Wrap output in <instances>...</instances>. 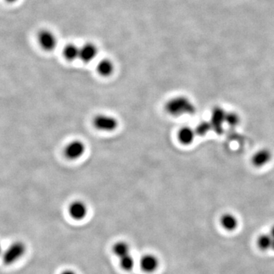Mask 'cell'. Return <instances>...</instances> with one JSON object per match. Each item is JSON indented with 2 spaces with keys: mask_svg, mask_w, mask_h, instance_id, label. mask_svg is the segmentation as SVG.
Segmentation results:
<instances>
[{
  "mask_svg": "<svg viewBox=\"0 0 274 274\" xmlns=\"http://www.w3.org/2000/svg\"><path fill=\"white\" fill-rule=\"evenodd\" d=\"M165 110L169 114L178 116L194 114L195 112V107L187 97L176 96L168 101L165 105Z\"/></svg>",
  "mask_w": 274,
  "mask_h": 274,
  "instance_id": "cell-1",
  "label": "cell"
},
{
  "mask_svg": "<svg viewBox=\"0 0 274 274\" xmlns=\"http://www.w3.org/2000/svg\"><path fill=\"white\" fill-rule=\"evenodd\" d=\"M27 245L22 241L12 242L2 253V263L5 266L16 264L25 255Z\"/></svg>",
  "mask_w": 274,
  "mask_h": 274,
  "instance_id": "cell-2",
  "label": "cell"
},
{
  "mask_svg": "<svg viewBox=\"0 0 274 274\" xmlns=\"http://www.w3.org/2000/svg\"><path fill=\"white\" fill-rule=\"evenodd\" d=\"M94 125L96 128L105 132H111L116 130L118 121L111 115L98 114L94 118Z\"/></svg>",
  "mask_w": 274,
  "mask_h": 274,
  "instance_id": "cell-3",
  "label": "cell"
},
{
  "mask_svg": "<svg viewBox=\"0 0 274 274\" xmlns=\"http://www.w3.org/2000/svg\"><path fill=\"white\" fill-rule=\"evenodd\" d=\"M38 41L41 47L46 51H52L57 45V39L50 30H41L38 34Z\"/></svg>",
  "mask_w": 274,
  "mask_h": 274,
  "instance_id": "cell-4",
  "label": "cell"
},
{
  "mask_svg": "<svg viewBox=\"0 0 274 274\" xmlns=\"http://www.w3.org/2000/svg\"><path fill=\"white\" fill-rule=\"evenodd\" d=\"M86 148L84 142L75 139L67 145L64 149V154L68 160H78L84 155Z\"/></svg>",
  "mask_w": 274,
  "mask_h": 274,
  "instance_id": "cell-5",
  "label": "cell"
},
{
  "mask_svg": "<svg viewBox=\"0 0 274 274\" xmlns=\"http://www.w3.org/2000/svg\"><path fill=\"white\" fill-rule=\"evenodd\" d=\"M88 207L84 202L75 201L68 206V214L75 220H82L87 215Z\"/></svg>",
  "mask_w": 274,
  "mask_h": 274,
  "instance_id": "cell-6",
  "label": "cell"
},
{
  "mask_svg": "<svg viewBox=\"0 0 274 274\" xmlns=\"http://www.w3.org/2000/svg\"><path fill=\"white\" fill-rule=\"evenodd\" d=\"M272 159V153L267 149H260L257 151L252 156L251 162L253 166L257 168L264 166L271 161Z\"/></svg>",
  "mask_w": 274,
  "mask_h": 274,
  "instance_id": "cell-7",
  "label": "cell"
},
{
  "mask_svg": "<svg viewBox=\"0 0 274 274\" xmlns=\"http://www.w3.org/2000/svg\"><path fill=\"white\" fill-rule=\"evenodd\" d=\"M98 53V49L95 45L87 43L79 47V58L84 63L92 61Z\"/></svg>",
  "mask_w": 274,
  "mask_h": 274,
  "instance_id": "cell-8",
  "label": "cell"
},
{
  "mask_svg": "<svg viewBox=\"0 0 274 274\" xmlns=\"http://www.w3.org/2000/svg\"><path fill=\"white\" fill-rule=\"evenodd\" d=\"M159 264H160V261L158 260L157 257L153 254H146L141 258V269L147 274L155 272L158 269Z\"/></svg>",
  "mask_w": 274,
  "mask_h": 274,
  "instance_id": "cell-9",
  "label": "cell"
},
{
  "mask_svg": "<svg viewBox=\"0 0 274 274\" xmlns=\"http://www.w3.org/2000/svg\"><path fill=\"white\" fill-rule=\"evenodd\" d=\"M196 134L195 130L190 127H183L178 132V139L183 145H190L194 142Z\"/></svg>",
  "mask_w": 274,
  "mask_h": 274,
  "instance_id": "cell-10",
  "label": "cell"
},
{
  "mask_svg": "<svg viewBox=\"0 0 274 274\" xmlns=\"http://www.w3.org/2000/svg\"><path fill=\"white\" fill-rule=\"evenodd\" d=\"M220 224L226 231H232L238 227V221L235 216L231 213H225L221 216Z\"/></svg>",
  "mask_w": 274,
  "mask_h": 274,
  "instance_id": "cell-11",
  "label": "cell"
},
{
  "mask_svg": "<svg viewBox=\"0 0 274 274\" xmlns=\"http://www.w3.org/2000/svg\"><path fill=\"white\" fill-rule=\"evenodd\" d=\"M226 114V112L222 108H215L212 111V119L210 121L212 129H215L219 131V130L222 128V123L225 122Z\"/></svg>",
  "mask_w": 274,
  "mask_h": 274,
  "instance_id": "cell-12",
  "label": "cell"
},
{
  "mask_svg": "<svg viewBox=\"0 0 274 274\" xmlns=\"http://www.w3.org/2000/svg\"><path fill=\"white\" fill-rule=\"evenodd\" d=\"M114 67L113 63L110 60H107V59L101 60L97 66V70H98V73L102 76H105V77L112 75L114 71Z\"/></svg>",
  "mask_w": 274,
  "mask_h": 274,
  "instance_id": "cell-13",
  "label": "cell"
},
{
  "mask_svg": "<svg viewBox=\"0 0 274 274\" xmlns=\"http://www.w3.org/2000/svg\"><path fill=\"white\" fill-rule=\"evenodd\" d=\"M112 251L119 259L130 253V245L125 242H117L114 245Z\"/></svg>",
  "mask_w": 274,
  "mask_h": 274,
  "instance_id": "cell-14",
  "label": "cell"
},
{
  "mask_svg": "<svg viewBox=\"0 0 274 274\" xmlns=\"http://www.w3.org/2000/svg\"><path fill=\"white\" fill-rule=\"evenodd\" d=\"M64 57L68 61H74L79 58V47L73 44L67 45L64 49Z\"/></svg>",
  "mask_w": 274,
  "mask_h": 274,
  "instance_id": "cell-15",
  "label": "cell"
},
{
  "mask_svg": "<svg viewBox=\"0 0 274 274\" xmlns=\"http://www.w3.org/2000/svg\"><path fill=\"white\" fill-rule=\"evenodd\" d=\"M257 245L260 250L265 251L272 249L273 238L270 234L260 235L257 239Z\"/></svg>",
  "mask_w": 274,
  "mask_h": 274,
  "instance_id": "cell-16",
  "label": "cell"
},
{
  "mask_svg": "<svg viewBox=\"0 0 274 274\" xmlns=\"http://www.w3.org/2000/svg\"><path fill=\"white\" fill-rule=\"evenodd\" d=\"M119 260H120V266L122 270L125 271H132L135 262H134V258L130 253L128 255L121 257Z\"/></svg>",
  "mask_w": 274,
  "mask_h": 274,
  "instance_id": "cell-17",
  "label": "cell"
},
{
  "mask_svg": "<svg viewBox=\"0 0 274 274\" xmlns=\"http://www.w3.org/2000/svg\"><path fill=\"white\" fill-rule=\"evenodd\" d=\"M211 129H212V125H211L210 122H201L199 123V125L195 129L196 134L199 136L206 135Z\"/></svg>",
  "mask_w": 274,
  "mask_h": 274,
  "instance_id": "cell-18",
  "label": "cell"
},
{
  "mask_svg": "<svg viewBox=\"0 0 274 274\" xmlns=\"http://www.w3.org/2000/svg\"><path fill=\"white\" fill-rule=\"evenodd\" d=\"M225 122L228 123L230 126H236L239 122V116L236 114L233 113V112L226 114Z\"/></svg>",
  "mask_w": 274,
  "mask_h": 274,
  "instance_id": "cell-19",
  "label": "cell"
},
{
  "mask_svg": "<svg viewBox=\"0 0 274 274\" xmlns=\"http://www.w3.org/2000/svg\"><path fill=\"white\" fill-rule=\"evenodd\" d=\"M61 274H77L75 271H72V270H67V271H64V272L62 273Z\"/></svg>",
  "mask_w": 274,
  "mask_h": 274,
  "instance_id": "cell-20",
  "label": "cell"
},
{
  "mask_svg": "<svg viewBox=\"0 0 274 274\" xmlns=\"http://www.w3.org/2000/svg\"><path fill=\"white\" fill-rule=\"evenodd\" d=\"M270 235H271V237H272L273 239L274 240V226H273L272 228H271V233H270Z\"/></svg>",
  "mask_w": 274,
  "mask_h": 274,
  "instance_id": "cell-21",
  "label": "cell"
},
{
  "mask_svg": "<svg viewBox=\"0 0 274 274\" xmlns=\"http://www.w3.org/2000/svg\"><path fill=\"white\" fill-rule=\"evenodd\" d=\"M4 1L8 3H14V2H17L18 0H4Z\"/></svg>",
  "mask_w": 274,
  "mask_h": 274,
  "instance_id": "cell-22",
  "label": "cell"
},
{
  "mask_svg": "<svg viewBox=\"0 0 274 274\" xmlns=\"http://www.w3.org/2000/svg\"><path fill=\"white\" fill-rule=\"evenodd\" d=\"M2 252H3V251H2V246L0 245V256H2Z\"/></svg>",
  "mask_w": 274,
  "mask_h": 274,
  "instance_id": "cell-23",
  "label": "cell"
}]
</instances>
